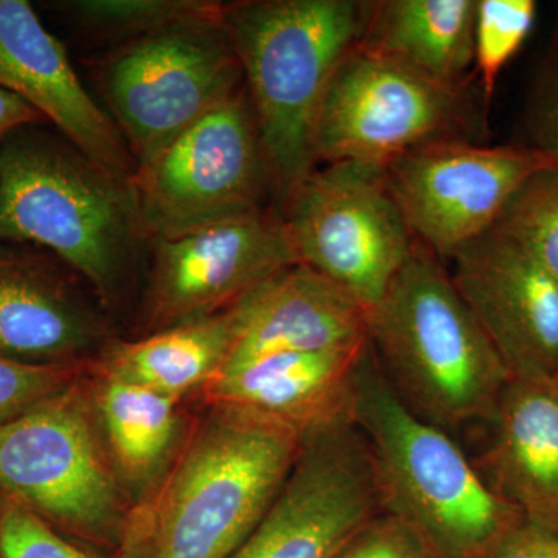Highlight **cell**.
<instances>
[{
    "mask_svg": "<svg viewBox=\"0 0 558 558\" xmlns=\"http://www.w3.org/2000/svg\"><path fill=\"white\" fill-rule=\"evenodd\" d=\"M0 242L46 250L106 299L149 244L134 182L49 124L20 128L0 148Z\"/></svg>",
    "mask_w": 558,
    "mask_h": 558,
    "instance_id": "cell-1",
    "label": "cell"
},
{
    "mask_svg": "<svg viewBox=\"0 0 558 558\" xmlns=\"http://www.w3.org/2000/svg\"><path fill=\"white\" fill-rule=\"evenodd\" d=\"M368 343L400 402L449 435L487 425L513 379L446 264L418 242L369 311Z\"/></svg>",
    "mask_w": 558,
    "mask_h": 558,
    "instance_id": "cell-2",
    "label": "cell"
},
{
    "mask_svg": "<svg viewBox=\"0 0 558 558\" xmlns=\"http://www.w3.org/2000/svg\"><path fill=\"white\" fill-rule=\"evenodd\" d=\"M279 211L318 167L314 130L333 72L360 43L365 2L244 0L223 3Z\"/></svg>",
    "mask_w": 558,
    "mask_h": 558,
    "instance_id": "cell-3",
    "label": "cell"
},
{
    "mask_svg": "<svg viewBox=\"0 0 558 558\" xmlns=\"http://www.w3.org/2000/svg\"><path fill=\"white\" fill-rule=\"evenodd\" d=\"M292 425L216 405L149 509L138 558H230L266 515L299 457Z\"/></svg>",
    "mask_w": 558,
    "mask_h": 558,
    "instance_id": "cell-4",
    "label": "cell"
},
{
    "mask_svg": "<svg viewBox=\"0 0 558 558\" xmlns=\"http://www.w3.org/2000/svg\"><path fill=\"white\" fill-rule=\"evenodd\" d=\"M354 422L369 446L381 510L413 527L432 558H490L523 520L487 486L453 436L400 402L369 343L355 385Z\"/></svg>",
    "mask_w": 558,
    "mask_h": 558,
    "instance_id": "cell-5",
    "label": "cell"
},
{
    "mask_svg": "<svg viewBox=\"0 0 558 558\" xmlns=\"http://www.w3.org/2000/svg\"><path fill=\"white\" fill-rule=\"evenodd\" d=\"M475 121L468 84L440 83L359 43L333 72L319 106L315 160L385 168L429 143L470 140Z\"/></svg>",
    "mask_w": 558,
    "mask_h": 558,
    "instance_id": "cell-6",
    "label": "cell"
},
{
    "mask_svg": "<svg viewBox=\"0 0 558 558\" xmlns=\"http://www.w3.org/2000/svg\"><path fill=\"white\" fill-rule=\"evenodd\" d=\"M100 84L106 110L138 170L242 86L244 76L220 13L113 47Z\"/></svg>",
    "mask_w": 558,
    "mask_h": 558,
    "instance_id": "cell-7",
    "label": "cell"
},
{
    "mask_svg": "<svg viewBox=\"0 0 558 558\" xmlns=\"http://www.w3.org/2000/svg\"><path fill=\"white\" fill-rule=\"evenodd\" d=\"M134 190L149 242L269 208V167L244 84L140 167Z\"/></svg>",
    "mask_w": 558,
    "mask_h": 558,
    "instance_id": "cell-8",
    "label": "cell"
},
{
    "mask_svg": "<svg viewBox=\"0 0 558 558\" xmlns=\"http://www.w3.org/2000/svg\"><path fill=\"white\" fill-rule=\"evenodd\" d=\"M300 260L371 311L413 252V234L389 191L385 168L318 165L281 208Z\"/></svg>",
    "mask_w": 558,
    "mask_h": 558,
    "instance_id": "cell-9",
    "label": "cell"
},
{
    "mask_svg": "<svg viewBox=\"0 0 558 558\" xmlns=\"http://www.w3.org/2000/svg\"><path fill=\"white\" fill-rule=\"evenodd\" d=\"M557 163L535 146L442 140L403 154L385 175L414 241L446 264L497 226L532 175Z\"/></svg>",
    "mask_w": 558,
    "mask_h": 558,
    "instance_id": "cell-10",
    "label": "cell"
},
{
    "mask_svg": "<svg viewBox=\"0 0 558 558\" xmlns=\"http://www.w3.org/2000/svg\"><path fill=\"white\" fill-rule=\"evenodd\" d=\"M384 513L376 469L354 421L303 436L266 515L230 558H336Z\"/></svg>",
    "mask_w": 558,
    "mask_h": 558,
    "instance_id": "cell-11",
    "label": "cell"
},
{
    "mask_svg": "<svg viewBox=\"0 0 558 558\" xmlns=\"http://www.w3.org/2000/svg\"><path fill=\"white\" fill-rule=\"evenodd\" d=\"M0 497L78 531L116 521V486L73 387L0 427Z\"/></svg>",
    "mask_w": 558,
    "mask_h": 558,
    "instance_id": "cell-12",
    "label": "cell"
},
{
    "mask_svg": "<svg viewBox=\"0 0 558 558\" xmlns=\"http://www.w3.org/2000/svg\"><path fill=\"white\" fill-rule=\"evenodd\" d=\"M149 247L148 317L157 332L229 310L301 263L277 207L154 240Z\"/></svg>",
    "mask_w": 558,
    "mask_h": 558,
    "instance_id": "cell-13",
    "label": "cell"
},
{
    "mask_svg": "<svg viewBox=\"0 0 558 558\" xmlns=\"http://www.w3.org/2000/svg\"><path fill=\"white\" fill-rule=\"evenodd\" d=\"M450 277L513 379L558 374V284L531 255L492 229L459 248Z\"/></svg>",
    "mask_w": 558,
    "mask_h": 558,
    "instance_id": "cell-14",
    "label": "cell"
},
{
    "mask_svg": "<svg viewBox=\"0 0 558 558\" xmlns=\"http://www.w3.org/2000/svg\"><path fill=\"white\" fill-rule=\"evenodd\" d=\"M0 87L38 110L92 160L134 182L137 163L119 126L27 0H0Z\"/></svg>",
    "mask_w": 558,
    "mask_h": 558,
    "instance_id": "cell-15",
    "label": "cell"
},
{
    "mask_svg": "<svg viewBox=\"0 0 558 558\" xmlns=\"http://www.w3.org/2000/svg\"><path fill=\"white\" fill-rule=\"evenodd\" d=\"M236 336L223 368L282 351H323L368 341L369 311L347 289L299 263L233 304Z\"/></svg>",
    "mask_w": 558,
    "mask_h": 558,
    "instance_id": "cell-16",
    "label": "cell"
},
{
    "mask_svg": "<svg viewBox=\"0 0 558 558\" xmlns=\"http://www.w3.org/2000/svg\"><path fill=\"white\" fill-rule=\"evenodd\" d=\"M57 256L0 242V355L36 365L73 363L105 330L68 279Z\"/></svg>",
    "mask_w": 558,
    "mask_h": 558,
    "instance_id": "cell-17",
    "label": "cell"
},
{
    "mask_svg": "<svg viewBox=\"0 0 558 558\" xmlns=\"http://www.w3.org/2000/svg\"><path fill=\"white\" fill-rule=\"evenodd\" d=\"M368 341L323 351H282L220 369L205 384L215 405L277 418L301 435L354 421L355 385Z\"/></svg>",
    "mask_w": 558,
    "mask_h": 558,
    "instance_id": "cell-18",
    "label": "cell"
},
{
    "mask_svg": "<svg viewBox=\"0 0 558 558\" xmlns=\"http://www.w3.org/2000/svg\"><path fill=\"white\" fill-rule=\"evenodd\" d=\"M487 425L481 476L523 520L558 534V374L510 380Z\"/></svg>",
    "mask_w": 558,
    "mask_h": 558,
    "instance_id": "cell-19",
    "label": "cell"
},
{
    "mask_svg": "<svg viewBox=\"0 0 558 558\" xmlns=\"http://www.w3.org/2000/svg\"><path fill=\"white\" fill-rule=\"evenodd\" d=\"M475 11L476 0L365 2L360 44L440 83L465 84L475 60Z\"/></svg>",
    "mask_w": 558,
    "mask_h": 558,
    "instance_id": "cell-20",
    "label": "cell"
},
{
    "mask_svg": "<svg viewBox=\"0 0 558 558\" xmlns=\"http://www.w3.org/2000/svg\"><path fill=\"white\" fill-rule=\"evenodd\" d=\"M236 336L233 306L219 314L121 343L106 357L109 379L142 385L179 399L205 385L226 365Z\"/></svg>",
    "mask_w": 558,
    "mask_h": 558,
    "instance_id": "cell-21",
    "label": "cell"
},
{
    "mask_svg": "<svg viewBox=\"0 0 558 558\" xmlns=\"http://www.w3.org/2000/svg\"><path fill=\"white\" fill-rule=\"evenodd\" d=\"M178 399L142 385L109 379L100 411L113 453L134 480L146 478L167 457L178 428Z\"/></svg>",
    "mask_w": 558,
    "mask_h": 558,
    "instance_id": "cell-22",
    "label": "cell"
},
{
    "mask_svg": "<svg viewBox=\"0 0 558 558\" xmlns=\"http://www.w3.org/2000/svg\"><path fill=\"white\" fill-rule=\"evenodd\" d=\"M223 3L213 0H70L61 2L70 21L92 38L120 46L168 25L219 16Z\"/></svg>",
    "mask_w": 558,
    "mask_h": 558,
    "instance_id": "cell-23",
    "label": "cell"
},
{
    "mask_svg": "<svg viewBox=\"0 0 558 558\" xmlns=\"http://www.w3.org/2000/svg\"><path fill=\"white\" fill-rule=\"evenodd\" d=\"M494 229L526 250L558 284V163L521 186Z\"/></svg>",
    "mask_w": 558,
    "mask_h": 558,
    "instance_id": "cell-24",
    "label": "cell"
},
{
    "mask_svg": "<svg viewBox=\"0 0 558 558\" xmlns=\"http://www.w3.org/2000/svg\"><path fill=\"white\" fill-rule=\"evenodd\" d=\"M537 10L534 0H476L473 68L484 101L490 100L502 69L526 43Z\"/></svg>",
    "mask_w": 558,
    "mask_h": 558,
    "instance_id": "cell-25",
    "label": "cell"
},
{
    "mask_svg": "<svg viewBox=\"0 0 558 558\" xmlns=\"http://www.w3.org/2000/svg\"><path fill=\"white\" fill-rule=\"evenodd\" d=\"M73 363L36 365L0 355V427L73 387Z\"/></svg>",
    "mask_w": 558,
    "mask_h": 558,
    "instance_id": "cell-26",
    "label": "cell"
},
{
    "mask_svg": "<svg viewBox=\"0 0 558 558\" xmlns=\"http://www.w3.org/2000/svg\"><path fill=\"white\" fill-rule=\"evenodd\" d=\"M0 558H98L76 548L31 509L0 497Z\"/></svg>",
    "mask_w": 558,
    "mask_h": 558,
    "instance_id": "cell-27",
    "label": "cell"
},
{
    "mask_svg": "<svg viewBox=\"0 0 558 558\" xmlns=\"http://www.w3.org/2000/svg\"><path fill=\"white\" fill-rule=\"evenodd\" d=\"M336 558H432V554L405 521L380 513Z\"/></svg>",
    "mask_w": 558,
    "mask_h": 558,
    "instance_id": "cell-28",
    "label": "cell"
},
{
    "mask_svg": "<svg viewBox=\"0 0 558 558\" xmlns=\"http://www.w3.org/2000/svg\"><path fill=\"white\" fill-rule=\"evenodd\" d=\"M532 146L558 156V46L539 81L532 106Z\"/></svg>",
    "mask_w": 558,
    "mask_h": 558,
    "instance_id": "cell-29",
    "label": "cell"
},
{
    "mask_svg": "<svg viewBox=\"0 0 558 558\" xmlns=\"http://www.w3.org/2000/svg\"><path fill=\"white\" fill-rule=\"evenodd\" d=\"M490 558H558V534L521 520L501 538Z\"/></svg>",
    "mask_w": 558,
    "mask_h": 558,
    "instance_id": "cell-30",
    "label": "cell"
},
{
    "mask_svg": "<svg viewBox=\"0 0 558 558\" xmlns=\"http://www.w3.org/2000/svg\"><path fill=\"white\" fill-rule=\"evenodd\" d=\"M31 124H49L36 110L16 95L0 87V148L10 134Z\"/></svg>",
    "mask_w": 558,
    "mask_h": 558,
    "instance_id": "cell-31",
    "label": "cell"
}]
</instances>
